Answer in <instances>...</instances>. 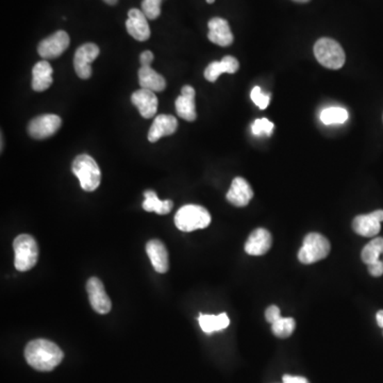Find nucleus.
<instances>
[{
	"mask_svg": "<svg viewBox=\"0 0 383 383\" xmlns=\"http://www.w3.org/2000/svg\"><path fill=\"white\" fill-rule=\"evenodd\" d=\"M28 364L40 372L55 370L64 358L63 352L56 343L38 339L28 343L25 350Z\"/></svg>",
	"mask_w": 383,
	"mask_h": 383,
	"instance_id": "obj_1",
	"label": "nucleus"
},
{
	"mask_svg": "<svg viewBox=\"0 0 383 383\" xmlns=\"http://www.w3.org/2000/svg\"><path fill=\"white\" fill-rule=\"evenodd\" d=\"M211 224V215L204 206L197 204H186L178 210L175 215V225L184 232L204 229Z\"/></svg>",
	"mask_w": 383,
	"mask_h": 383,
	"instance_id": "obj_2",
	"label": "nucleus"
},
{
	"mask_svg": "<svg viewBox=\"0 0 383 383\" xmlns=\"http://www.w3.org/2000/svg\"><path fill=\"white\" fill-rule=\"evenodd\" d=\"M72 172L79 179L80 186L86 192H93L101 181V172L95 160L89 154L76 156Z\"/></svg>",
	"mask_w": 383,
	"mask_h": 383,
	"instance_id": "obj_3",
	"label": "nucleus"
},
{
	"mask_svg": "<svg viewBox=\"0 0 383 383\" xmlns=\"http://www.w3.org/2000/svg\"><path fill=\"white\" fill-rule=\"evenodd\" d=\"M15 260L14 266L19 272H27L35 266L39 260V246L37 241L29 234H21L14 240Z\"/></svg>",
	"mask_w": 383,
	"mask_h": 383,
	"instance_id": "obj_4",
	"label": "nucleus"
},
{
	"mask_svg": "<svg viewBox=\"0 0 383 383\" xmlns=\"http://www.w3.org/2000/svg\"><path fill=\"white\" fill-rule=\"evenodd\" d=\"M330 250V242L323 234L312 232L304 238L302 248L298 252V260L302 264L316 263L327 258Z\"/></svg>",
	"mask_w": 383,
	"mask_h": 383,
	"instance_id": "obj_5",
	"label": "nucleus"
},
{
	"mask_svg": "<svg viewBox=\"0 0 383 383\" xmlns=\"http://www.w3.org/2000/svg\"><path fill=\"white\" fill-rule=\"evenodd\" d=\"M314 55L318 61L329 70H340L346 59L342 46L329 38H323L316 42Z\"/></svg>",
	"mask_w": 383,
	"mask_h": 383,
	"instance_id": "obj_6",
	"label": "nucleus"
},
{
	"mask_svg": "<svg viewBox=\"0 0 383 383\" xmlns=\"http://www.w3.org/2000/svg\"><path fill=\"white\" fill-rule=\"evenodd\" d=\"M62 125L61 117L55 114H45L33 118L28 126V133L35 140H44L54 136Z\"/></svg>",
	"mask_w": 383,
	"mask_h": 383,
	"instance_id": "obj_7",
	"label": "nucleus"
},
{
	"mask_svg": "<svg viewBox=\"0 0 383 383\" xmlns=\"http://www.w3.org/2000/svg\"><path fill=\"white\" fill-rule=\"evenodd\" d=\"M99 47L94 43H86L76 50L74 67L76 74L81 79H89L92 76V62L99 56Z\"/></svg>",
	"mask_w": 383,
	"mask_h": 383,
	"instance_id": "obj_8",
	"label": "nucleus"
},
{
	"mask_svg": "<svg viewBox=\"0 0 383 383\" xmlns=\"http://www.w3.org/2000/svg\"><path fill=\"white\" fill-rule=\"evenodd\" d=\"M70 43L71 40L68 34L63 30H60L44 39L38 47V52L43 59H56L67 49Z\"/></svg>",
	"mask_w": 383,
	"mask_h": 383,
	"instance_id": "obj_9",
	"label": "nucleus"
},
{
	"mask_svg": "<svg viewBox=\"0 0 383 383\" xmlns=\"http://www.w3.org/2000/svg\"><path fill=\"white\" fill-rule=\"evenodd\" d=\"M86 291L92 308L99 314H107L111 311L112 302L108 296L104 284L96 277H92L86 284Z\"/></svg>",
	"mask_w": 383,
	"mask_h": 383,
	"instance_id": "obj_10",
	"label": "nucleus"
},
{
	"mask_svg": "<svg viewBox=\"0 0 383 383\" xmlns=\"http://www.w3.org/2000/svg\"><path fill=\"white\" fill-rule=\"evenodd\" d=\"M383 210H377L366 215H358L352 222V228L359 236L374 238L380 232Z\"/></svg>",
	"mask_w": 383,
	"mask_h": 383,
	"instance_id": "obj_11",
	"label": "nucleus"
},
{
	"mask_svg": "<svg viewBox=\"0 0 383 383\" xmlns=\"http://www.w3.org/2000/svg\"><path fill=\"white\" fill-rule=\"evenodd\" d=\"M147 17L142 10L131 9L128 12L126 28L128 33L136 41L145 42L150 38V28Z\"/></svg>",
	"mask_w": 383,
	"mask_h": 383,
	"instance_id": "obj_12",
	"label": "nucleus"
},
{
	"mask_svg": "<svg viewBox=\"0 0 383 383\" xmlns=\"http://www.w3.org/2000/svg\"><path fill=\"white\" fill-rule=\"evenodd\" d=\"M208 39L212 43L222 47H227L234 42V34L230 29L229 24L226 19L214 17L209 22Z\"/></svg>",
	"mask_w": 383,
	"mask_h": 383,
	"instance_id": "obj_13",
	"label": "nucleus"
},
{
	"mask_svg": "<svg viewBox=\"0 0 383 383\" xmlns=\"http://www.w3.org/2000/svg\"><path fill=\"white\" fill-rule=\"evenodd\" d=\"M131 101L146 120L154 117L158 111L159 101L154 92L149 90L141 89L134 92L131 96Z\"/></svg>",
	"mask_w": 383,
	"mask_h": 383,
	"instance_id": "obj_14",
	"label": "nucleus"
},
{
	"mask_svg": "<svg viewBox=\"0 0 383 383\" xmlns=\"http://www.w3.org/2000/svg\"><path fill=\"white\" fill-rule=\"evenodd\" d=\"M272 244V234L264 228H258L248 236L245 252L250 256H263L270 250Z\"/></svg>",
	"mask_w": 383,
	"mask_h": 383,
	"instance_id": "obj_15",
	"label": "nucleus"
},
{
	"mask_svg": "<svg viewBox=\"0 0 383 383\" xmlns=\"http://www.w3.org/2000/svg\"><path fill=\"white\" fill-rule=\"evenodd\" d=\"M177 118L172 115H158L154 118V123L148 132V141L156 143L163 136H172L177 130Z\"/></svg>",
	"mask_w": 383,
	"mask_h": 383,
	"instance_id": "obj_16",
	"label": "nucleus"
},
{
	"mask_svg": "<svg viewBox=\"0 0 383 383\" xmlns=\"http://www.w3.org/2000/svg\"><path fill=\"white\" fill-rule=\"evenodd\" d=\"M252 197H254V190L250 184L244 178H234L226 195L228 202L236 206H246Z\"/></svg>",
	"mask_w": 383,
	"mask_h": 383,
	"instance_id": "obj_17",
	"label": "nucleus"
},
{
	"mask_svg": "<svg viewBox=\"0 0 383 383\" xmlns=\"http://www.w3.org/2000/svg\"><path fill=\"white\" fill-rule=\"evenodd\" d=\"M146 252H147L156 272H160V274L168 272V268H170V261H168V250H166L163 242L158 238L150 240L146 244Z\"/></svg>",
	"mask_w": 383,
	"mask_h": 383,
	"instance_id": "obj_18",
	"label": "nucleus"
},
{
	"mask_svg": "<svg viewBox=\"0 0 383 383\" xmlns=\"http://www.w3.org/2000/svg\"><path fill=\"white\" fill-rule=\"evenodd\" d=\"M176 110L180 117L194 122L197 117L195 106V90L190 85L182 88L181 95L176 100Z\"/></svg>",
	"mask_w": 383,
	"mask_h": 383,
	"instance_id": "obj_19",
	"label": "nucleus"
},
{
	"mask_svg": "<svg viewBox=\"0 0 383 383\" xmlns=\"http://www.w3.org/2000/svg\"><path fill=\"white\" fill-rule=\"evenodd\" d=\"M238 67H240V64H238V60L231 56H227V57L222 58L220 62H212L211 64H209L204 71V78L208 81L215 82L222 74L236 73L238 71Z\"/></svg>",
	"mask_w": 383,
	"mask_h": 383,
	"instance_id": "obj_20",
	"label": "nucleus"
},
{
	"mask_svg": "<svg viewBox=\"0 0 383 383\" xmlns=\"http://www.w3.org/2000/svg\"><path fill=\"white\" fill-rule=\"evenodd\" d=\"M51 65L46 60L40 61L32 70V89L35 92H44L52 84Z\"/></svg>",
	"mask_w": 383,
	"mask_h": 383,
	"instance_id": "obj_21",
	"label": "nucleus"
},
{
	"mask_svg": "<svg viewBox=\"0 0 383 383\" xmlns=\"http://www.w3.org/2000/svg\"><path fill=\"white\" fill-rule=\"evenodd\" d=\"M138 83L142 89L158 93L163 92L166 88V81L163 76L156 73L150 66H142L138 71Z\"/></svg>",
	"mask_w": 383,
	"mask_h": 383,
	"instance_id": "obj_22",
	"label": "nucleus"
},
{
	"mask_svg": "<svg viewBox=\"0 0 383 383\" xmlns=\"http://www.w3.org/2000/svg\"><path fill=\"white\" fill-rule=\"evenodd\" d=\"M198 322H199V326L202 332L208 336L214 334V332H222L224 329L228 328L230 324L227 313H220L218 316L199 314Z\"/></svg>",
	"mask_w": 383,
	"mask_h": 383,
	"instance_id": "obj_23",
	"label": "nucleus"
},
{
	"mask_svg": "<svg viewBox=\"0 0 383 383\" xmlns=\"http://www.w3.org/2000/svg\"><path fill=\"white\" fill-rule=\"evenodd\" d=\"M145 200L143 202V209L147 212H156L160 215H165L172 211L174 202L172 200H160L156 192L152 190H146L144 193Z\"/></svg>",
	"mask_w": 383,
	"mask_h": 383,
	"instance_id": "obj_24",
	"label": "nucleus"
},
{
	"mask_svg": "<svg viewBox=\"0 0 383 383\" xmlns=\"http://www.w3.org/2000/svg\"><path fill=\"white\" fill-rule=\"evenodd\" d=\"M320 118L324 125L344 124L348 120V112L341 107L326 108L320 112Z\"/></svg>",
	"mask_w": 383,
	"mask_h": 383,
	"instance_id": "obj_25",
	"label": "nucleus"
},
{
	"mask_svg": "<svg viewBox=\"0 0 383 383\" xmlns=\"http://www.w3.org/2000/svg\"><path fill=\"white\" fill-rule=\"evenodd\" d=\"M383 254V238H376L370 241L368 245H365L361 252V259L365 264H372L380 260Z\"/></svg>",
	"mask_w": 383,
	"mask_h": 383,
	"instance_id": "obj_26",
	"label": "nucleus"
},
{
	"mask_svg": "<svg viewBox=\"0 0 383 383\" xmlns=\"http://www.w3.org/2000/svg\"><path fill=\"white\" fill-rule=\"evenodd\" d=\"M295 328H296V322L292 318H282L272 324V334L280 339H286L292 336Z\"/></svg>",
	"mask_w": 383,
	"mask_h": 383,
	"instance_id": "obj_27",
	"label": "nucleus"
},
{
	"mask_svg": "<svg viewBox=\"0 0 383 383\" xmlns=\"http://www.w3.org/2000/svg\"><path fill=\"white\" fill-rule=\"evenodd\" d=\"M162 0H143L142 11L148 19H156L161 14Z\"/></svg>",
	"mask_w": 383,
	"mask_h": 383,
	"instance_id": "obj_28",
	"label": "nucleus"
},
{
	"mask_svg": "<svg viewBox=\"0 0 383 383\" xmlns=\"http://www.w3.org/2000/svg\"><path fill=\"white\" fill-rule=\"evenodd\" d=\"M272 130H274V124L268 118H258L254 120L252 126V132L256 136H261V134L270 136L272 133Z\"/></svg>",
	"mask_w": 383,
	"mask_h": 383,
	"instance_id": "obj_29",
	"label": "nucleus"
},
{
	"mask_svg": "<svg viewBox=\"0 0 383 383\" xmlns=\"http://www.w3.org/2000/svg\"><path fill=\"white\" fill-rule=\"evenodd\" d=\"M250 97H252L254 104L258 106L261 110L266 109L268 107V104H270V95L264 94L262 90H261L260 86H254L252 93H250Z\"/></svg>",
	"mask_w": 383,
	"mask_h": 383,
	"instance_id": "obj_30",
	"label": "nucleus"
},
{
	"mask_svg": "<svg viewBox=\"0 0 383 383\" xmlns=\"http://www.w3.org/2000/svg\"><path fill=\"white\" fill-rule=\"evenodd\" d=\"M282 312L277 306H270L266 311V318L270 324H274L277 320L282 318Z\"/></svg>",
	"mask_w": 383,
	"mask_h": 383,
	"instance_id": "obj_31",
	"label": "nucleus"
},
{
	"mask_svg": "<svg viewBox=\"0 0 383 383\" xmlns=\"http://www.w3.org/2000/svg\"><path fill=\"white\" fill-rule=\"evenodd\" d=\"M368 272L373 277H380L383 275V261L378 260L374 263L368 264Z\"/></svg>",
	"mask_w": 383,
	"mask_h": 383,
	"instance_id": "obj_32",
	"label": "nucleus"
},
{
	"mask_svg": "<svg viewBox=\"0 0 383 383\" xmlns=\"http://www.w3.org/2000/svg\"><path fill=\"white\" fill-rule=\"evenodd\" d=\"M282 383H310L308 379L304 377L292 376V375H284L282 378Z\"/></svg>",
	"mask_w": 383,
	"mask_h": 383,
	"instance_id": "obj_33",
	"label": "nucleus"
},
{
	"mask_svg": "<svg viewBox=\"0 0 383 383\" xmlns=\"http://www.w3.org/2000/svg\"><path fill=\"white\" fill-rule=\"evenodd\" d=\"M152 61H154V54L149 50H146L142 54L140 57V62H141L142 66H150Z\"/></svg>",
	"mask_w": 383,
	"mask_h": 383,
	"instance_id": "obj_34",
	"label": "nucleus"
},
{
	"mask_svg": "<svg viewBox=\"0 0 383 383\" xmlns=\"http://www.w3.org/2000/svg\"><path fill=\"white\" fill-rule=\"evenodd\" d=\"M377 324L379 327L383 328V310L379 311L376 316Z\"/></svg>",
	"mask_w": 383,
	"mask_h": 383,
	"instance_id": "obj_35",
	"label": "nucleus"
},
{
	"mask_svg": "<svg viewBox=\"0 0 383 383\" xmlns=\"http://www.w3.org/2000/svg\"><path fill=\"white\" fill-rule=\"evenodd\" d=\"M104 3H108L110 6H114L117 3L118 0H104Z\"/></svg>",
	"mask_w": 383,
	"mask_h": 383,
	"instance_id": "obj_36",
	"label": "nucleus"
},
{
	"mask_svg": "<svg viewBox=\"0 0 383 383\" xmlns=\"http://www.w3.org/2000/svg\"><path fill=\"white\" fill-rule=\"evenodd\" d=\"M294 1H296V3H308V1H310V0H294Z\"/></svg>",
	"mask_w": 383,
	"mask_h": 383,
	"instance_id": "obj_37",
	"label": "nucleus"
},
{
	"mask_svg": "<svg viewBox=\"0 0 383 383\" xmlns=\"http://www.w3.org/2000/svg\"><path fill=\"white\" fill-rule=\"evenodd\" d=\"M215 0H206V3H213Z\"/></svg>",
	"mask_w": 383,
	"mask_h": 383,
	"instance_id": "obj_38",
	"label": "nucleus"
}]
</instances>
